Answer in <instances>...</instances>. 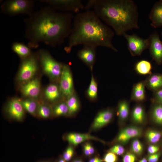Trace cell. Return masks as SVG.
<instances>
[{
  "mask_svg": "<svg viewBox=\"0 0 162 162\" xmlns=\"http://www.w3.org/2000/svg\"><path fill=\"white\" fill-rule=\"evenodd\" d=\"M72 13L57 11L45 7L25 19V37L31 48H36L41 43L55 47L62 44L69 37L74 20Z\"/></svg>",
  "mask_w": 162,
  "mask_h": 162,
  "instance_id": "cell-1",
  "label": "cell"
},
{
  "mask_svg": "<svg viewBox=\"0 0 162 162\" xmlns=\"http://www.w3.org/2000/svg\"><path fill=\"white\" fill-rule=\"evenodd\" d=\"M93 10H87L76 14L74 17L68 45L64 48L69 53L79 45L101 46L117 52L112 43L114 32L103 23Z\"/></svg>",
  "mask_w": 162,
  "mask_h": 162,
  "instance_id": "cell-2",
  "label": "cell"
},
{
  "mask_svg": "<svg viewBox=\"0 0 162 162\" xmlns=\"http://www.w3.org/2000/svg\"><path fill=\"white\" fill-rule=\"evenodd\" d=\"M85 8H92L118 35L123 36L128 30L139 28L137 7L132 0H90Z\"/></svg>",
  "mask_w": 162,
  "mask_h": 162,
  "instance_id": "cell-3",
  "label": "cell"
},
{
  "mask_svg": "<svg viewBox=\"0 0 162 162\" xmlns=\"http://www.w3.org/2000/svg\"><path fill=\"white\" fill-rule=\"evenodd\" d=\"M36 53L39 66L43 72L52 82L58 83L63 64L55 60L45 50H40Z\"/></svg>",
  "mask_w": 162,
  "mask_h": 162,
  "instance_id": "cell-4",
  "label": "cell"
},
{
  "mask_svg": "<svg viewBox=\"0 0 162 162\" xmlns=\"http://www.w3.org/2000/svg\"><path fill=\"white\" fill-rule=\"evenodd\" d=\"M34 1L31 0H7L2 4L1 11L10 16L20 14L29 16L34 12Z\"/></svg>",
  "mask_w": 162,
  "mask_h": 162,
  "instance_id": "cell-5",
  "label": "cell"
},
{
  "mask_svg": "<svg viewBox=\"0 0 162 162\" xmlns=\"http://www.w3.org/2000/svg\"><path fill=\"white\" fill-rule=\"evenodd\" d=\"M39 65L36 53L21 60L17 76V81L24 83L33 78Z\"/></svg>",
  "mask_w": 162,
  "mask_h": 162,
  "instance_id": "cell-6",
  "label": "cell"
},
{
  "mask_svg": "<svg viewBox=\"0 0 162 162\" xmlns=\"http://www.w3.org/2000/svg\"><path fill=\"white\" fill-rule=\"evenodd\" d=\"M58 84L65 99L76 92L72 72L70 66L67 64H63Z\"/></svg>",
  "mask_w": 162,
  "mask_h": 162,
  "instance_id": "cell-7",
  "label": "cell"
},
{
  "mask_svg": "<svg viewBox=\"0 0 162 162\" xmlns=\"http://www.w3.org/2000/svg\"><path fill=\"white\" fill-rule=\"evenodd\" d=\"M40 1L49 4L56 10L66 12L78 13L84 8L80 0H45Z\"/></svg>",
  "mask_w": 162,
  "mask_h": 162,
  "instance_id": "cell-8",
  "label": "cell"
},
{
  "mask_svg": "<svg viewBox=\"0 0 162 162\" xmlns=\"http://www.w3.org/2000/svg\"><path fill=\"white\" fill-rule=\"evenodd\" d=\"M126 39L127 46L132 56H140L145 50L148 48V38L145 39L134 34H128L126 33L123 35Z\"/></svg>",
  "mask_w": 162,
  "mask_h": 162,
  "instance_id": "cell-9",
  "label": "cell"
},
{
  "mask_svg": "<svg viewBox=\"0 0 162 162\" xmlns=\"http://www.w3.org/2000/svg\"><path fill=\"white\" fill-rule=\"evenodd\" d=\"M148 38L150 55L157 64L160 65L162 64V41L160 40L159 35L155 31Z\"/></svg>",
  "mask_w": 162,
  "mask_h": 162,
  "instance_id": "cell-10",
  "label": "cell"
},
{
  "mask_svg": "<svg viewBox=\"0 0 162 162\" xmlns=\"http://www.w3.org/2000/svg\"><path fill=\"white\" fill-rule=\"evenodd\" d=\"M114 114L113 110L110 108L99 111L95 116L91 124L90 131L98 130L109 124L113 119Z\"/></svg>",
  "mask_w": 162,
  "mask_h": 162,
  "instance_id": "cell-11",
  "label": "cell"
},
{
  "mask_svg": "<svg viewBox=\"0 0 162 162\" xmlns=\"http://www.w3.org/2000/svg\"><path fill=\"white\" fill-rule=\"evenodd\" d=\"M79 50L77 55L79 59L86 64L92 72L96 59L97 47L93 45H86Z\"/></svg>",
  "mask_w": 162,
  "mask_h": 162,
  "instance_id": "cell-12",
  "label": "cell"
},
{
  "mask_svg": "<svg viewBox=\"0 0 162 162\" xmlns=\"http://www.w3.org/2000/svg\"><path fill=\"white\" fill-rule=\"evenodd\" d=\"M40 81L37 78H33L22 83L20 87V92L24 96L33 99L38 97L40 95Z\"/></svg>",
  "mask_w": 162,
  "mask_h": 162,
  "instance_id": "cell-13",
  "label": "cell"
},
{
  "mask_svg": "<svg viewBox=\"0 0 162 162\" xmlns=\"http://www.w3.org/2000/svg\"><path fill=\"white\" fill-rule=\"evenodd\" d=\"M24 110L21 100L17 98L11 99L7 104L6 111L9 116L18 121H20L23 118Z\"/></svg>",
  "mask_w": 162,
  "mask_h": 162,
  "instance_id": "cell-14",
  "label": "cell"
},
{
  "mask_svg": "<svg viewBox=\"0 0 162 162\" xmlns=\"http://www.w3.org/2000/svg\"><path fill=\"white\" fill-rule=\"evenodd\" d=\"M64 137L69 145L74 146L90 140H96L103 143H105L104 141L99 138L88 133L70 132L66 134Z\"/></svg>",
  "mask_w": 162,
  "mask_h": 162,
  "instance_id": "cell-15",
  "label": "cell"
},
{
  "mask_svg": "<svg viewBox=\"0 0 162 162\" xmlns=\"http://www.w3.org/2000/svg\"><path fill=\"white\" fill-rule=\"evenodd\" d=\"M44 96L47 101L54 104L66 100L62 94L58 83L56 82H52L45 88Z\"/></svg>",
  "mask_w": 162,
  "mask_h": 162,
  "instance_id": "cell-16",
  "label": "cell"
},
{
  "mask_svg": "<svg viewBox=\"0 0 162 162\" xmlns=\"http://www.w3.org/2000/svg\"><path fill=\"white\" fill-rule=\"evenodd\" d=\"M141 130L135 126H129L121 130L116 139V142L124 143L127 142L132 138L140 136Z\"/></svg>",
  "mask_w": 162,
  "mask_h": 162,
  "instance_id": "cell-17",
  "label": "cell"
},
{
  "mask_svg": "<svg viewBox=\"0 0 162 162\" xmlns=\"http://www.w3.org/2000/svg\"><path fill=\"white\" fill-rule=\"evenodd\" d=\"M149 18L152 26L154 28L162 26V0L154 4L149 14Z\"/></svg>",
  "mask_w": 162,
  "mask_h": 162,
  "instance_id": "cell-18",
  "label": "cell"
},
{
  "mask_svg": "<svg viewBox=\"0 0 162 162\" xmlns=\"http://www.w3.org/2000/svg\"><path fill=\"white\" fill-rule=\"evenodd\" d=\"M146 87L144 80L135 83L132 87L130 101L138 103L145 101L146 99Z\"/></svg>",
  "mask_w": 162,
  "mask_h": 162,
  "instance_id": "cell-19",
  "label": "cell"
},
{
  "mask_svg": "<svg viewBox=\"0 0 162 162\" xmlns=\"http://www.w3.org/2000/svg\"><path fill=\"white\" fill-rule=\"evenodd\" d=\"M146 87L153 92L162 88V74L152 73L144 80Z\"/></svg>",
  "mask_w": 162,
  "mask_h": 162,
  "instance_id": "cell-20",
  "label": "cell"
},
{
  "mask_svg": "<svg viewBox=\"0 0 162 162\" xmlns=\"http://www.w3.org/2000/svg\"><path fill=\"white\" fill-rule=\"evenodd\" d=\"M68 109L69 117H74L76 115L81 107V103L76 92L66 99Z\"/></svg>",
  "mask_w": 162,
  "mask_h": 162,
  "instance_id": "cell-21",
  "label": "cell"
},
{
  "mask_svg": "<svg viewBox=\"0 0 162 162\" xmlns=\"http://www.w3.org/2000/svg\"><path fill=\"white\" fill-rule=\"evenodd\" d=\"M11 49L21 60L28 57L32 53L31 48L28 45L20 42L13 43L11 46Z\"/></svg>",
  "mask_w": 162,
  "mask_h": 162,
  "instance_id": "cell-22",
  "label": "cell"
},
{
  "mask_svg": "<svg viewBox=\"0 0 162 162\" xmlns=\"http://www.w3.org/2000/svg\"><path fill=\"white\" fill-rule=\"evenodd\" d=\"M86 95L88 99L92 101H95L98 98V83L92 72L90 82L86 91Z\"/></svg>",
  "mask_w": 162,
  "mask_h": 162,
  "instance_id": "cell-23",
  "label": "cell"
},
{
  "mask_svg": "<svg viewBox=\"0 0 162 162\" xmlns=\"http://www.w3.org/2000/svg\"><path fill=\"white\" fill-rule=\"evenodd\" d=\"M152 67L151 62L145 60L138 61L134 66V70L136 72L141 75H145L152 73Z\"/></svg>",
  "mask_w": 162,
  "mask_h": 162,
  "instance_id": "cell-24",
  "label": "cell"
},
{
  "mask_svg": "<svg viewBox=\"0 0 162 162\" xmlns=\"http://www.w3.org/2000/svg\"><path fill=\"white\" fill-rule=\"evenodd\" d=\"M117 110L119 120L121 121L126 120L129 114L130 108L128 101L125 99L120 100L118 104Z\"/></svg>",
  "mask_w": 162,
  "mask_h": 162,
  "instance_id": "cell-25",
  "label": "cell"
},
{
  "mask_svg": "<svg viewBox=\"0 0 162 162\" xmlns=\"http://www.w3.org/2000/svg\"><path fill=\"white\" fill-rule=\"evenodd\" d=\"M53 115L56 116H68V109L66 100L54 104L52 108Z\"/></svg>",
  "mask_w": 162,
  "mask_h": 162,
  "instance_id": "cell-26",
  "label": "cell"
},
{
  "mask_svg": "<svg viewBox=\"0 0 162 162\" xmlns=\"http://www.w3.org/2000/svg\"><path fill=\"white\" fill-rule=\"evenodd\" d=\"M131 116L133 120L135 122L138 124L143 123L146 117L143 107L140 104L135 106L132 110Z\"/></svg>",
  "mask_w": 162,
  "mask_h": 162,
  "instance_id": "cell-27",
  "label": "cell"
},
{
  "mask_svg": "<svg viewBox=\"0 0 162 162\" xmlns=\"http://www.w3.org/2000/svg\"><path fill=\"white\" fill-rule=\"evenodd\" d=\"M150 115L154 122L157 124H162V104L153 103Z\"/></svg>",
  "mask_w": 162,
  "mask_h": 162,
  "instance_id": "cell-28",
  "label": "cell"
},
{
  "mask_svg": "<svg viewBox=\"0 0 162 162\" xmlns=\"http://www.w3.org/2000/svg\"><path fill=\"white\" fill-rule=\"evenodd\" d=\"M21 101L24 110L32 115H35L38 104L34 99L28 98Z\"/></svg>",
  "mask_w": 162,
  "mask_h": 162,
  "instance_id": "cell-29",
  "label": "cell"
},
{
  "mask_svg": "<svg viewBox=\"0 0 162 162\" xmlns=\"http://www.w3.org/2000/svg\"><path fill=\"white\" fill-rule=\"evenodd\" d=\"M37 112L40 117L43 118H49L53 114L52 108L44 104H38Z\"/></svg>",
  "mask_w": 162,
  "mask_h": 162,
  "instance_id": "cell-30",
  "label": "cell"
},
{
  "mask_svg": "<svg viewBox=\"0 0 162 162\" xmlns=\"http://www.w3.org/2000/svg\"><path fill=\"white\" fill-rule=\"evenodd\" d=\"M146 135L147 140L152 144H154L158 142L161 137V134L160 132L154 130L148 131Z\"/></svg>",
  "mask_w": 162,
  "mask_h": 162,
  "instance_id": "cell-31",
  "label": "cell"
},
{
  "mask_svg": "<svg viewBox=\"0 0 162 162\" xmlns=\"http://www.w3.org/2000/svg\"><path fill=\"white\" fill-rule=\"evenodd\" d=\"M143 146L138 139H135L132 142L131 149L132 153L135 155H140L141 154L143 151Z\"/></svg>",
  "mask_w": 162,
  "mask_h": 162,
  "instance_id": "cell-32",
  "label": "cell"
},
{
  "mask_svg": "<svg viewBox=\"0 0 162 162\" xmlns=\"http://www.w3.org/2000/svg\"><path fill=\"white\" fill-rule=\"evenodd\" d=\"M74 146L70 145L67 148L64 152L62 158L66 162L70 160L74 153Z\"/></svg>",
  "mask_w": 162,
  "mask_h": 162,
  "instance_id": "cell-33",
  "label": "cell"
},
{
  "mask_svg": "<svg viewBox=\"0 0 162 162\" xmlns=\"http://www.w3.org/2000/svg\"><path fill=\"white\" fill-rule=\"evenodd\" d=\"M151 99L153 103L162 104V88L153 92Z\"/></svg>",
  "mask_w": 162,
  "mask_h": 162,
  "instance_id": "cell-34",
  "label": "cell"
},
{
  "mask_svg": "<svg viewBox=\"0 0 162 162\" xmlns=\"http://www.w3.org/2000/svg\"><path fill=\"white\" fill-rule=\"evenodd\" d=\"M108 151L113 153L117 155H120L124 154L125 149L122 145L116 144L110 148Z\"/></svg>",
  "mask_w": 162,
  "mask_h": 162,
  "instance_id": "cell-35",
  "label": "cell"
},
{
  "mask_svg": "<svg viewBox=\"0 0 162 162\" xmlns=\"http://www.w3.org/2000/svg\"><path fill=\"white\" fill-rule=\"evenodd\" d=\"M117 160V155L108 151L105 154L103 159L104 162H116Z\"/></svg>",
  "mask_w": 162,
  "mask_h": 162,
  "instance_id": "cell-36",
  "label": "cell"
},
{
  "mask_svg": "<svg viewBox=\"0 0 162 162\" xmlns=\"http://www.w3.org/2000/svg\"><path fill=\"white\" fill-rule=\"evenodd\" d=\"M136 159L135 154L132 152H127L123 157L122 162H135Z\"/></svg>",
  "mask_w": 162,
  "mask_h": 162,
  "instance_id": "cell-37",
  "label": "cell"
},
{
  "mask_svg": "<svg viewBox=\"0 0 162 162\" xmlns=\"http://www.w3.org/2000/svg\"><path fill=\"white\" fill-rule=\"evenodd\" d=\"M159 150V147L155 145H150L148 148V152L150 154L157 153Z\"/></svg>",
  "mask_w": 162,
  "mask_h": 162,
  "instance_id": "cell-38",
  "label": "cell"
},
{
  "mask_svg": "<svg viewBox=\"0 0 162 162\" xmlns=\"http://www.w3.org/2000/svg\"><path fill=\"white\" fill-rule=\"evenodd\" d=\"M160 155V154L159 152L150 154L148 157V162H157Z\"/></svg>",
  "mask_w": 162,
  "mask_h": 162,
  "instance_id": "cell-39",
  "label": "cell"
},
{
  "mask_svg": "<svg viewBox=\"0 0 162 162\" xmlns=\"http://www.w3.org/2000/svg\"><path fill=\"white\" fill-rule=\"evenodd\" d=\"M88 141L85 142L88 149L91 155L93 154L95 152V149L92 144Z\"/></svg>",
  "mask_w": 162,
  "mask_h": 162,
  "instance_id": "cell-40",
  "label": "cell"
},
{
  "mask_svg": "<svg viewBox=\"0 0 162 162\" xmlns=\"http://www.w3.org/2000/svg\"><path fill=\"white\" fill-rule=\"evenodd\" d=\"M82 149L83 153L85 155L88 156L91 155L85 142L83 145Z\"/></svg>",
  "mask_w": 162,
  "mask_h": 162,
  "instance_id": "cell-41",
  "label": "cell"
},
{
  "mask_svg": "<svg viewBox=\"0 0 162 162\" xmlns=\"http://www.w3.org/2000/svg\"><path fill=\"white\" fill-rule=\"evenodd\" d=\"M103 160L98 157H95L91 159L88 162H102Z\"/></svg>",
  "mask_w": 162,
  "mask_h": 162,
  "instance_id": "cell-42",
  "label": "cell"
},
{
  "mask_svg": "<svg viewBox=\"0 0 162 162\" xmlns=\"http://www.w3.org/2000/svg\"><path fill=\"white\" fill-rule=\"evenodd\" d=\"M139 162H147V160L146 158H144L140 160Z\"/></svg>",
  "mask_w": 162,
  "mask_h": 162,
  "instance_id": "cell-43",
  "label": "cell"
},
{
  "mask_svg": "<svg viewBox=\"0 0 162 162\" xmlns=\"http://www.w3.org/2000/svg\"><path fill=\"white\" fill-rule=\"evenodd\" d=\"M58 162H66L63 158L62 157L60 158L58 160Z\"/></svg>",
  "mask_w": 162,
  "mask_h": 162,
  "instance_id": "cell-44",
  "label": "cell"
},
{
  "mask_svg": "<svg viewBox=\"0 0 162 162\" xmlns=\"http://www.w3.org/2000/svg\"><path fill=\"white\" fill-rule=\"evenodd\" d=\"M72 162H83L80 160L77 159V160H74Z\"/></svg>",
  "mask_w": 162,
  "mask_h": 162,
  "instance_id": "cell-45",
  "label": "cell"
},
{
  "mask_svg": "<svg viewBox=\"0 0 162 162\" xmlns=\"http://www.w3.org/2000/svg\"><path fill=\"white\" fill-rule=\"evenodd\" d=\"M40 162H50L49 161L44 160V161H40Z\"/></svg>",
  "mask_w": 162,
  "mask_h": 162,
  "instance_id": "cell-46",
  "label": "cell"
},
{
  "mask_svg": "<svg viewBox=\"0 0 162 162\" xmlns=\"http://www.w3.org/2000/svg\"></svg>",
  "mask_w": 162,
  "mask_h": 162,
  "instance_id": "cell-47",
  "label": "cell"
}]
</instances>
